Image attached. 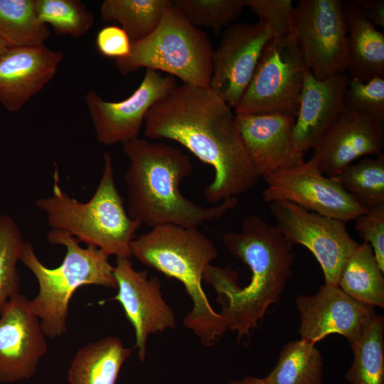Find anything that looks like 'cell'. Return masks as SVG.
<instances>
[{"instance_id": "cell-1", "label": "cell", "mask_w": 384, "mask_h": 384, "mask_svg": "<svg viewBox=\"0 0 384 384\" xmlns=\"http://www.w3.org/2000/svg\"><path fill=\"white\" fill-rule=\"evenodd\" d=\"M144 134L178 142L215 172L205 188L218 203L253 188L259 179L242 141L232 108L210 89L182 83L146 113Z\"/></svg>"}, {"instance_id": "cell-2", "label": "cell", "mask_w": 384, "mask_h": 384, "mask_svg": "<svg viewBox=\"0 0 384 384\" xmlns=\"http://www.w3.org/2000/svg\"><path fill=\"white\" fill-rule=\"evenodd\" d=\"M222 241L233 257L249 267L250 282L241 287L235 271L212 265L203 281L216 291L220 314L239 341L256 328L271 304L279 302L292 277L295 254L293 245L275 225L254 214L243 220L240 231L225 233Z\"/></svg>"}, {"instance_id": "cell-3", "label": "cell", "mask_w": 384, "mask_h": 384, "mask_svg": "<svg viewBox=\"0 0 384 384\" xmlns=\"http://www.w3.org/2000/svg\"><path fill=\"white\" fill-rule=\"evenodd\" d=\"M129 159L124 174L128 215L151 228L165 225L198 228L218 219L238 204L237 197L203 207L183 196L180 182L191 174L188 155L166 143L137 138L122 144Z\"/></svg>"}, {"instance_id": "cell-4", "label": "cell", "mask_w": 384, "mask_h": 384, "mask_svg": "<svg viewBox=\"0 0 384 384\" xmlns=\"http://www.w3.org/2000/svg\"><path fill=\"white\" fill-rule=\"evenodd\" d=\"M131 255L144 265L183 284L192 301L183 324L207 347L228 330L222 316L210 305L202 287L203 275L218 257L213 241L198 228L175 225L155 227L134 239Z\"/></svg>"}, {"instance_id": "cell-5", "label": "cell", "mask_w": 384, "mask_h": 384, "mask_svg": "<svg viewBox=\"0 0 384 384\" xmlns=\"http://www.w3.org/2000/svg\"><path fill=\"white\" fill-rule=\"evenodd\" d=\"M104 167L95 193L87 202L70 196L60 186L55 166L52 194L36 206L43 210L51 229L68 232L80 242L95 246L109 257H131V244L142 225L128 215L114 182L112 158L103 154Z\"/></svg>"}, {"instance_id": "cell-6", "label": "cell", "mask_w": 384, "mask_h": 384, "mask_svg": "<svg viewBox=\"0 0 384 384\" xmlns=\"http://www.w3.org/2000/svg\"><path fill=\"white\" fill-rule=\"evenodd\" d=\"M50 244L60 245L66 252L62 263L48 268L37 257L31 243L26 242L20 261L33 273L38 283L36 296L29 299L46 337L54 339L68 329L70 301L82 286L97 285L117 289L114 266L109 256L92 245L82 247L68 232L50 229L47 233Z\"/></svg>"}, {"instance_id": "cell-7", "label": "cell", "mask_w": 384, "mask_h": 384, "mask_svg": "<svg viewBox=\"0 0 384 384\" xmlns=\"http://www.w3.org/2000/svg\"><path fill=\"white\" fill-rule=\"evenodd\" d=\"M213 52L207 34L172 3L155 31L132 42L129 55L115 59L114 65L123 75L145 68L166 73L185 84L210 89Z\"/></svg>"}, {"instance_id": "cell-8", "label": "cell", "mask_w": 384, "mask_h": 384, "mask_svg": "<svg viewBox=\"0 0 384 384\" xmlns=\"http://www.w3.org/2000/svg\"><path fill=\"white\" fill-rule=\"evenodd\" d=\"M308 71L292 36L272 38L264 48L235 114L280 113L296 117Z\"/></svg>"}, {"instance_id": "cell-9", "label": "cell", "mask_w": 384, "mask_h": 384, "mask_svg": "<svg viewBox=\"0 0 384 384\" xmlns=\"http://www.w3.org/2000/svg\"><path fill=\"white\" fill-rule=\"evenodd\" d=\"M290 36L316 79L346 73L348 52L343 1H299L294 7Z\"/></svg>"}, {"instance_id": "cell-10", "label": "cell", "mask_w": 384, "mask_h": 384, "mask_svg": "<svg viewBox=\"0 0 384 384\" xmlns=\"http://www.w3.org/2000/svg\"><path fill=\"white\" fill-rule=\"evenodd\" d=\"M275 226L294 245L306 247L319 262L326 284L338 286L341 270L358 243L344 221L309 211L294 203L268 204Z\"/></svg>"}, {"instance_id": "cell-11", "label": "cell", "mask_w": 384, "mask_h": 384, "mask_svg": "<svg viewBox=\"0 0 384 384\" xmlns=\"http://www.w3.org/2000/svg\"><path fill=\"white\" fill-rule=\"evenodd\" d=\"M263 201H284L309 211L346 223L367 212L343 190L335 177L324 175L309 160L263 178Z\"/></svg>"}, {"instance_id": "cell-12", "label": "cell", "mask_w": 384, "mask_h": 384, "mask_svg": "<svg viewBox=\"0 0 384 384\" xmlns=\"http://www.w3.org/2000/svg\"><path fill=\"white\" fill-rule=\"evenodd\" d=\"M212 55L210 90L235 108L247 90L266 44L272 36L261 21L233 23L220 33Z\"/></svg>"}, {"instance_id": "cell-13", "label": "cell", "mask_w": 384, "mask_h": 384, "mask_svg": "<svg viewBox=\"0 0 384 384\" xmlns=\"http://www.w3.org/2000/svg\"><path fill=\"white\" fill-rule=\"evenodd\" d=\"M176 85L175 78L146 69L136 90L122 101L105 100L95 90H89L84 100L97 140L110 146L139 138L149 110Z\"/></svg>"}, {"instance_id": "cell-14", "label": "cell", "mask_w": 384, "mask_h": 384, "mask_svg": "<svg viewBox=\"0 0 384 384\" xmlns=\"http://www.w3.org/2000/svg\"><path fill=\"white\" fill-rule=\"evenodd\" d=\"M114 275L117 293L111 299L122 306L135 334L134 348L144 362L151 334L176 328L174 313L163 298L158 277H148L146 271L136 270L129 257H117Z\"/></svg>"}, {"instance_id": "cell-15", "label": "cell", "mask_w": 384, "mask_h": 384, "mask_svg": "<svg viewBox=\"0 0 384 384\" xmlns=\"http://www.w3.org/2000/svg\"><path fill=\"white\" fill-rule=\"evenodd\" d=\"M46 337L29 299L13 296L0 311V383L31 378L47 352Z\"/></svg>"}, {"instance_id": "cell-16", "label": "cell", "mask_w": 384, "mask_h": 384, "mask_svg": "<svg viewBox=\"0 0 384 384\" xmlns=\"http://www.w3.org/2000/svg\"><path fill=\"white\" fill-rule=\"evenodd\" d=\"M296 305L301 339L314 344L338 334L352 345L376 315L374 306L356 300L338 286L326 284L314 295L298 296Z\"/></svg>"}, {"instance_id": "cell-17", "label": "cell", "mask_w": 384, "mask_h": 384, "mask_svg": "<svg viewBox=\"0 0 384 384\" xmlns=\"http://www.w3.org/2000/svg\"><path fill=\"white\" fill-rule=\"evenodd\" d=\"M384 126L343 110L312 149L310 161L324 175L335 177L354 161L383 154Z\"/></svg>"}, {"instance_id": "cell-18", "label": "cell", "mask_w": 384, "mask_h": 384, "mask_svg": "<svg viewBox=\"0 0 384 384\" xmlns=\"http://www.w3.org/2000/svg\"><path fill=\"white\" fill-rule=\"evenodd\" d=\"M294 122V117L280 113L236 114L242 141L259 177L305 161L293 144Z\"/></svg>"}, {"instance_id": "cell-19", "label": "cell", "mask_w": 384, "mask_h": 384, "mask_svg": "<svg viewBox=\"0 0 384 384\" xmlns=\"http://www.w3.org/2000/svg\"><path fill=\"white\" fill-rule=\"evenodd\" d=\"M63 53L46 46L8 47L0 53V104L19 111L54 77Z\"/></svg>"}, {"instance_id": "cell-20", "label": "cell", "mask_w": 384, "mask_h": 384, "mask_svg": "<svg viewBox=\"0 0 384 384\" xmlns=\"http://www.w3.org/2000/svg\"><path fill=\"white\" fill-rule=\"evenodd\" d=\"M349 80L347 73L317 80L306 72L292 134L299 151L312 149L344 110L343 95Z\"/></svg>"}, {"instance_id": "cell-21", "label": "cell", "mask_w": 384, "mask_h": 384, "mask_svg": "<svg viewBox=\"0 0 384 384\" xmlns=\"http://www.w3.org/2000/svg\"><path fill=\"white\" fill-rule=\"evenodd\" d=\"M346 26L348 65L351 79L367 82L384 77V35L351 2L343 1Z\"/></svg>"}, {"instance_id": "cell-22", "label": "cell", "mask_w": 384, "mask_h": 384, "mask_svg": "<svg viewBox=\"0 0 384 384\" xmlns=\"http://www.w3.org/2000/svg\"><path fill=\"white\" fill-rule=\"evenodd\" d=\"M132 349L115 336H107L81 347L68 369L69 384H116L121 368Z\"/></svg>"}, {"instance_id": "cell-23", "label": "cell", "mask_w": 384, "mask_h": 384, "mask_svg": "<svg viewBox=\"0 0 384 384\" xmlns=\"http://www.w3.org/2000/svg\"><path fill=\"white\" fill-rule=\"evenodd\" d=\"M339 288L362 303L384 307V277L370 245L358 244L339 277Z\"/></svg>"}, {"instance_id": "cell-24", "label": "cell", "mask_w": 384, "mask_h": 384, "mask_svg": "<svg viewBox=\"0 0 384 384\" xmlns=\"http://www.w3.org/2000/svg\"><path fill=\"white\" fill-rule=\"evenodd\" d=\"M171 5L172 0H105L100 15L105 22L119 23L132 43L152 33Z\"/></svg>"}, {"instance_id": "cell-25", "label": "cell", "mask_w": 384, "mask_h": 384, "mask_svg": "<svg viewBox=\"0 0 384 384\" xmlns=\"http://www.w3.org/2000/svg\"><path fill=\"white\" fill-rule=\"evenodd\" d=\"M50 36L38 18L34 0H0V38L7 47L45 46Z\"/></svg>"}, {"instance_id": "cell-26", "label": "cell", "mask_w": 384, "mask_h": 384, "mask_svg": "<svg viewBox=\"0 0 384 384\" xmlns=\"http://www.w3.org/2000/svg\"><path fill=\"white\" fill-rule=\"evenodd\" d=\"M323 366L314 343L292 341L282 348L277 365L264 380L268 384H322Z\"/></svg>"}, {"instance_id": "cell-27", "label": "cell", "mask_w": 384, "mask_h": 384, "mask_svg": "<svg viewBox=\"0 0 384 384\" xmlns=\"http://www.w3.org/2000/svg\"><path fill=\"white\" fill-rule=\"evenodd\" d=\"M384 319L376 314L361 336L350 345L353 360L346 372L351 384H384Z\"/></svg>"}, {"instance_id": "cell-28", "label": "cell", "mask_w": 384, "mask_h": 384, "mask_svg": "<svg viewBox=\"0 0 384 384\" xmlns=\"http://www.w3.org/2000/svg\"><path fill=\"white\" fill-rule=\"evenodd\" d=\"M343 190L366 210L384 204V155L365 156L335 176Z\"/></svg>"}, {"instance_id": "cell-29", "label": "cell", "mask_w": 384, "mask_h": 384, "mask_svg": "<svg viewBox=\"0 0 384 384\" xmlns=\"http://www.w3.org/2000/svg\"><path fill=\"white\" fill-rule=\"evenodd\" d=\"M38 19L50 25L56 35L75 38L85 35L95 17L79 0H34Z\"/></svg>"}, {"instance_id": "cell-30", "label": "cell", "mask_w": 384, "mask_h": 384, "mask_svg": "<svg viewBox=\"0 0 384 384\" xmlns=\"http://www.w3.org/2000/svg\"><path fill=\"white\" fill-rule=\"evenodd\" d=\"M25 242L15 220L0 214V311L13 296L20 293L16 264Z\"/></svg>"}, {"instance_id": "cell-31", "label": "cell", "mask_w": 384, "mask_h": 384, "mask_svg": "<svg viewBox=\"0 0 384 384\" xmlns=\"http://www.w3.org/2000/svg\"><path fill=\"white\" fill-rule=\"evenodd\" d=\"M173 5L195 26L220 34L239 17L245 0H174Z\"/></svg>"}, {"instance_id": "cell-32", "label": "cell", "mask_w": 384, "mask_h": 384, "mask_svg": "<svg viewBox=\"0 0 384 384\" xmlns=\"http://www.w3.org/2000/svg\"><path fill=\"white\" fill-rule=\"evenodd\" d=\"M343 105L345 110L368 116L384 126V77L367 82L350 78Z\"/></svg>"}, {"instance_id": "cell-33", "label": "cell", "mask_w": 384, "mask_h": 384, "mask_svg": "<svg viewBox=\"0 0 384 384\" xmlns=\"http://www.w3.org/2000/svg\"><path fill=\"white\" fill-rule=\"evenodd\" d=\"M246 7L265 23L272 38L279 39L289 36L294 11L292 0H245Z\"/></svg>"}, {"instance_id": "cell-34", "label": "cell", "mask_w": 384, "mask_h": 384, "mask_svg": "<svg viewBox=\"0 0 384 384\" xmlns=\"http://www.w3.org/2000/svg\"><path fill=\"white\" fill-rule=\"evenodd\" d=\"M354 220L356 232L364 242L370 245L384 272V204L368 210Z\"/></svg>"}, {"instance_id": "cell-35", "label": "cell", "mask_w": 384, "mask_h": 384, "mask_svg": "<svg viewBox=\"0 0 384 384\" xmlns=\"http://www.w3.org/2000/svg\"><path fill=\"white\" fill-rule=\"evenodd\" d=\"M96 46L104 56L124 58L130 53L132 42L119 26L112 25L100 29L96 36Z\"/></svg>"}, {"instance_id": "cell-36", "label": "cell", "mask_w": 384, "mask_h": 384, "mask_svg": "<svg viewBox=\"0 0 384 384\" xmlns=\"http://www.w3.org/2000/svg\"><path fill=\"white\" fill-rule=\"evenodd\" d=\"M351 1L374 26L384 27L383 0Z\"/></svg>"}, {"instance_id": "cell-37", "label": "cell", "mask_w": 384, "mask_h": 384, "mask_svg": "<svg viewBox=\"0 0 384 384\" xmlns=\"http://www.w3.org/2000/svg\"><path fill=\"white\" fill-rule=\"evenodd\" d=\"M227 384H268L264 378L247 376L240 380H232Z\"/></svg>"}, {"instance_id": "cell-38", "label": "cell", "mask_w": 384, "mask_h": 384, "mask_svg": "<svg viewBox=\"0 0 384 384\" xmlns=\"http://www.w3.org/2000/svg\"><path fill=\"white\" fill-rule=\"evenodd\" d=\"M8 48L6 44L0 38V53Z\"/></svg>"}]
</instances>
